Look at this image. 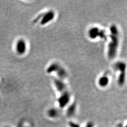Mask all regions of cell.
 I'll return each instance as SVG.
<instances>
[{"label": "cell", "mask_w": 127, "mask_h": 127, "mask_svg": "<svg viewBox=\"0 0 127 127\" xmlns=\"http://www.w3.org/2000/svg\"><path fill=\"white\" fill-rule=\"evenodd\" d=\"M111 31L112 34V42L109 45L108 54L110 58H113L116 54L117 48L118 46V31L116 27L115 26H113L111 27Z\"/></svg>", "instance_id": "obj_1"}, {"label": "cell", "mask_w": 127, "mask_h": 127, "mask_svg": "<svg viewBox=\"0 0 127 127\" xmlns=\"http://www.w3.org/2000/svg\"><path fill=\"white\" fill-rule=\"evenodd\" d=\"M69 97L68 95V94H64L62 95L59 99V104L61 107H63L65 106V104L68 103L69 100Z\"/></svg>", "instance_id": "obj_2"}, {"label": "cell", "mask_w": 127, "mask_h": 127, "mask_svg": "<svg viewBox=\"0 0 127 127\" xmlns=\"http://www.w3.org/2000/svg\"><path fill=\"white\" fill-rule=\"evenodd\" d=\"M25 48L26 46L25 42L23 41H19L17 44V50L18 52L20 53H23L25 50Z\"/></svg>", "instance_id": "obj_3"}, {"label": "cell", "mask_w": 127, "mask_h": 127, "mask_svg": "<svg viewBox=\"0 0 127 127\" xmlns=\"http://www.w3.org/2000/svg\"><path fill=\"white\" fill-rule=\"evenodd\" d=\"M53 15H54V14L52 12H50V13L46 14L45 18H44V19L42 21L41 23L42 24H45L46 22L50 21V19L53 18Z\"/></svg>", "instance_id": "obj_4"}, {"label": "cell", "mask_w": 127, "mask_h": 127, "mask_svg": "<svg viewBox=\"0 0 127 127\" xmlns=\"http://www.w3.org/2000/svg\"><path fill=\"white\" fill-rule=\"evenodd\" d=\"M58 115V112L57 111V110H54V109L50 110L49 112H48V115L49 116H50L49 117L51 118H55Z\"/></svg>", "instance_id": "obj_5"}, {"label": "cell", "mask_w": 127, "mask_h": 127, "mask_svg": "<svg viewBox=\"0 0 127 127\" xmlns=\"http://www.w3.org/2000/svg\"><path fill=\"white\" fill-rule=\"evenodd\" d=\"M108 82V80L106 77H102L99 80V84L102 86H105Z\"/></svg>", "instance_id": "obj_6"}, {"label": "cell", "mask_w": 127, "mask_h": 127, "mask_svg": "<svg viewBox=\"0 0 127 127\" xmlns=\"http://www.w3.org/2000/svg\"><path fill=\"white\" fill-rule=\"evenodd\" d=\"M69 127H80L79 125H78L76 123L71 122L69 123Z\"/></svg>", "instance_id": "obj_7"}, {"label": "cell", "mask_w": 127, "mask_h": 127, "mask_svg": "<svg viewBox=\"0 0 127 127\" xmlns=\"http://www.w3.org/2000/svg\"><path fill=\"white\" fill-rule=\"evenodd\" d=\"M86 127H94V125L92 123H89L87 124Z\"/></svg>", "instance_id": "obj_8"}]
</instances>
